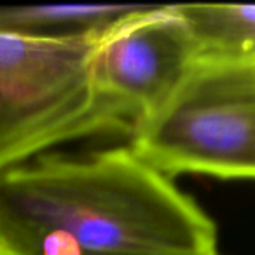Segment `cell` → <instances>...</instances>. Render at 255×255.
Returning <instances> with one entry per match:
<instances>
[{
  "label": "cell",
  "instance_id": "cell-3",
  "mask_svg": "<svg viewBox=\"0 0 255 255\" xmlns=\"http://www.w3.org/2000/svg\"><path fill=\"white\" fill-rule=\"evenodd\" d=\"M129 149L166 177L182 173L255 180V61L196 58Z\"/></svg>",
  "mask_w": 255,
  "mask_h": 255
},
{
  "label": "cell",
  "instance_id": "cell-6",
  "mask_svg": "<svg viewBox=\"0 0 255 255\" xmlns=\"http://www.w3.org/2000/svg\"><path fill=\"white\" fill-rule=\"evenodd\" d=\"M199 58L255 61V5L175 4Z\"/></svg>",
  "mask_w": 255,
  "mask_h": 255
},
{
  "label": "cell",
  "instance_id": "cell-4",
  "mask_svg": "<svg viewBox=\"0 0 255 255\" xmlns=\"http://www.w3.org/2000/svg\"><path fill=\"white\" fill-rule=\"evenodd\" d=\"M196 58V44L175 4L143 5L96 39L93 84L133 133L170 100Z\"/></svg>",
  "mask_w": 255,
  "mask_h": 255
},
{
  "label": "cell",
  "instance_id": "cell-5",
  "mask_svg": "<svg viewBox=\"0 0 255 255\" xmlns=\"http://www.w3.org/2000/svg\"><path fill=\"white\" fill-rule=\"evenodd\" d=\"M135 4H40L0 7V32L39 39H98L138 12Z\"/></svg>",
  "mask_w": 255,
  "mask_h": 255
},
{
  "label": "cell",
  "instance_id": "cell-1",
  "mask_svg": "<svg viewBox=\"0 0 255 255\" xmlns=\"http://www.w3.org/2000/svg\"><path fill=\"white\" fill-rule=\"evenodd\" d=\"M0 240L11 255H219L215 222L129 145L0 173Z\"/></svg>",
  "mask_w": 255,
  "mask_h": 255
},
{
  "label": "cell",
  "instance_id": "cell-7",
  "mask_svg": "<svg viewBox=\"0 0 255 255\" xmlns=\"http://www.w3.org/2000/svg\"><path fill=\"white\" fill-rule=\"evenodd\" d=\"M0 255H11L7 248H5V245L2 243V240H0Z\"/></svg>",
  "mask_w": 255,
  "mask_h": 255
},
{
  "label": "cell",
  "instance_id": "cell-2",
  "mask_svg": "<svg viewBox=\"0 0 255 255\" xmlns=\"http://www.w3.org/2000/svg\"><path fill=\"white\" fill-rule=\"evenodd\" d=\"M95 42L0 32V173L72 140L131 135L93 84Z\"/></svg>",
  "mask_w": 255,
  "mask_h": 255
}]
</instances>
